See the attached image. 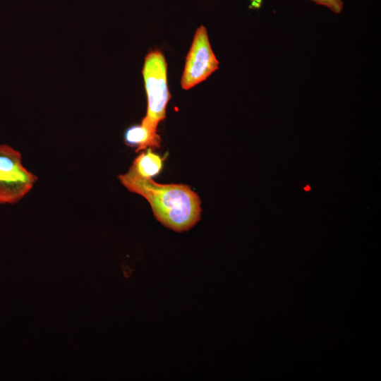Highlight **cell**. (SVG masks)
Instances as JSON below:
<instances>
[{
	"label": "cell",
	"instance_id": "4",
	"mask_svg": "<svg viewBox=\"0 0 381 381\" xmlns=\"http://www.w3.org/2000/svg\"><path fill=\"white\" fill-rule=\"evenodd\" d=\"M218 68L219 61L212 50L207 29L204 25H200L195 31L186 58L181 80L182 88H192L207 79Z\"/></svg>",
	"mask_w": 381,
	"mask_h": 381
},
{
	"label": "cell",
	"instance_id": "7",
	"mask_svg": "<svg viewBox=\"0 0 381 381\" xmlns=\"http://www.w3.org/2000/svg\"><path fill=\"white\" fill-rule=\"evenodd\" d=\"M315 4L327 7L336 14H339L344 8L342 0H310Z\"/></svg>",
	"mask_w": 381,
	"mask_h": 381
},
{
	"label": "cell",
	"instance_id": "1",
	"mask_svg": "<svg viewBox=\"0 0 381 381\" xmlns=\"http://www.w3.org/2000/svg\"><path fill=\"white\" fill-rule=\"evenodd\" d=\"M117 177L128 190L145 198L157 220L169 229L188 231L201 218L200 198L188 185L159 183L139 175L131 166Z\"/></svg>",
	"mask_w": 381,
	"mask_h": 381
},
{
	"label": "cell",
	"instance_id": "2",
	"mask_svg": "<svg viewBox=\"0 0 381 381\" xmlns=\"http://www.w3.org/2000/svg\"><path fill=\"white\" fill-rule=\"evenodd\" d=\"M147 109L141 124L157 135V126L166 117L171 95L167 83V64L162 52L153 50L145 58L143 68Z\"/></svg>",
	"mask_w": 381,
	"mask_h": 381
},
{
	"label": "cell",
	"instance_id": "6",
	"mask_svg": "<svg viewBox=\"0 0 381 381\" xmlns=\"http://www.w3.org/2000/svg\"><path fill=\"white\" fill-rule=\"evenodd\" d=\"M164 159V157L155 153L151 148L148 147L134 159L131 167L139 175L146 178H152L161 172Z\"/></svg>",
	"mask_w": 381,
	"mask_h": 381
},
{
	"label": "cell",
	"instance_id": "3",
	"mask_svg": "<svg viewBox=\"0 0 381 381\" xmlns=\"http://www.w3.org/2000/svg\"><path fill=\"white\" fill-rule=\"evenodd\" d=\"M37 177L22 163L21 154L0 145V204H14L33 188Z\"/></svg>",
	"mask_w": 381,
	"mask_h": 381
},
{
	"label": "cell",
	"instance_id": "5",
	"mask_svg": "<svg viewBox=\"0 0 381 381\" xmlns=\"http://www.w3.org/2000/svg\"><path fill=\"white\" fill-rule=\"evenodd\" d=\"M123 139L126 145L136 147V152L148 147L159 148L161 145L159 135L152 134L141 123L128 127L124 132Z\"/></svg>",
	"mask_w": 381,
	"mask_h": 381
}]
</instances>
